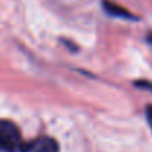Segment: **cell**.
I'll return each instance as SVG.
<instances>
[{"label": "cell", "instance_id": "cell-5", "mask_svg": "<svg viewBox=\"0 0 152 152\" xmlns=\"http://www.w3.org/2000/svg\"><path fill=\"white\" fill-rule=\"evenodd\" d=\"M146 120H148V124L152 130V105H148L146 106Z\"/></svg>", "mask_w": 152, "mask_h": 152}, {"label": "cell", "instance_id": "cell-2", "mask_svg": "<svg viewBox=\"0 0 152 152\" xmlns=\"http://www.w3.org/2000/svg\"><path fill=\"white\" fill-rule=\"evenodd\" d=\"M22 152H59V145L52 137H43L33 143H25Z\"/></svg>", "mask_w": 152, "mask_h": 152}, {"label": "cell", "instance_id": "cell-3", "mask_svg": "<svg viewBox=\"0 0 152 152\" xmlns=\"http://www.w3.org/2000/svg\"><path fill=\"white\" fill-rule=\"evenodd\" d=\"M102 6L105 9V12L109 15V16H115V18H123V19H133L136 21V16L133 13H130L127 9L121 7L120 4L114 3V1H109V0H102Z\"/></svg>", "mask_w": 152, "mask_h": 152}, {"label": "cell", "instance_id": "cell-6", "mask_svg": "<svg viewBox=\"0 0 152 152\" xmlns=\"http://www.w3.org/2000/svg\"><path fill=\"white\" fill-rule=\"evenodd\" d=\"M146 42H148L149 45H152V33H149V34L146 36Z\"/></svg>", "mask_w": 152, "mask_h": 152}, {"label": "cell", "instance_id": "cell-1", "mask_svg": "<svg viewBox=\"0 0 152 152\" xmlns=\"http://www.w3.org/2000/svg\"><path fill=\"white\" fill-rule=\"evenodd\" d=\"M24 142L19 127L10 120H0V151L22 152Z\"/></svg>", "mask_w": 152, "mask_h": 152}, {"label": "cell", "instance_id": "cell-4", "mask_svg": "<svg viewBox=\"0 0 152 152\" xmlns=\"http://www.w3.org/2000/svg\"><path fill=\"white\" fill-rule=\"evenodd\" d=\"M134 84H136V87H140V89H148V90H152V83H148V81H136Z\"/></svg>", "mask_w": 152, "mask_h": 152}]
</instances>
